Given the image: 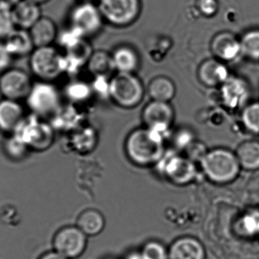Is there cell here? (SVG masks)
<instances>
[{"instance_id": "7402d4cb", "label": "cell", "mask_w": 259, "mask_h": 259, "mask_svg": "<svg viewBox=\"0 0 259 259\" xmlns=\"http://www.w3.org/2000/svg\"><path fill=\"white\" fill-rule=\"evenodd\" d=\"M175 82L167 76H160L154 78L149 82L148 92L152 100L169 103L176 94Z\"/></svg>"}, {"instance_id": "6da1fadb", "label": "cell", "mask_w": 259, "mask_h": 259, "mask_svg": "<svg viewBox=\"0 0 259 259\" xmlns=\"http://www.w3.org/2000/svg\"><path fill=\"white\" fill-rule=\"evenodd\" d=\"M165 138L149 128L131 132L124 144L130 161L140 167L155 166L164 155Z\"/></svg>"}, {"instance_id": "1f68e13d", "label": "cell", "mask_w": 259, "mask_h": 259, "mask_svg": "<svg viewBox=\"0 0 259 259\" xmlns=\"http://www.w3.org/2000/svg\"><path fill=\"white\" fill-rule=\"evenodd\" d=\"M173 140L177 149L187 150L194 143V135L190 129H180L175 134Z\"/></svg>"}, {"instance_id": "83f0119b", "label": "cell", "mask_w": 259, "mask_h": 259, "mask_svg": "<svg viewBox=\"0 0 259 259\" xmlns=\"http://www.w3.org/2000/svg\"><path fill=\"white\" fill-rule=\"evenodd\" d=\"M92 93V87L80 81H74L68 84L65 91L66 97L74 103L86 101L91 97Z\"/></svg>"}, {"instance_id": "f546056e", "label": "cell", "mask_w": 259, "mask_h": 259, "mask_svg": "<svg viewBox=\"0 0 259 259\" xmlns=\"http://www.w3.org/2000/svg\"><path fill=\"white\" fill-rule=\"evenodd\" d=\"M140 253L143 259H168V249L155 240L145 243Z\"/></svg>"}, {"instance_id": "836d02e7", "label": "cell", "mask_w": 259, "mask_h": 259, "mask_svg": "<svg viewBox=\"0 0 259 259\" xmlns=\"http://www.w3.org/2000/svg\"><path fill=\"white\" fill-rule=\"evenodd\" d=\"M242 229L248 235L259 233V213H249L240 222Z\"/></svg>"}, {"instance_id": "d4e9b609", "label": "cell", "mask_w": 259, "mask_h": 259, "mask_svg": "<svg viewBox=\"0 0 259 259\" xmlns=\"http://www.w3.org/2000/svg\"><path fill=\"white\" fill-rule=\"evenodd\" d=\"M240 165L247 170L259 168V142L247 141L239 146L237 152Z\"/></svg>"}, {"instance_id": "4fadbf2b", "label": "cell", "mask_w": 259, "mask_h": 259, "mask_svg": "<svg viewBox=\"0 0 259 259\" xmlns=\"http://www.w3.org/2000/svg\"><path fill=\"white\" fill-rule=\"evenodd\" d=\"M25 110L19 101L3 98L0 100V132L15 134L26 119Z\"/></svg>"}, {"instance_id": "44dd1931", "label": "cell", "mask_w": 259, "mask_h": 259, "mask_svg": "<svg viewBox=\"0 0 259 259\" xmlns=\"http://www.w3.org/2000/svg\"><path fill=\"white\" fill-rule=\"evenodd\" d=\"M115 71L121 73H134L140 66V57L135 50L129 46L117 47L112 54Z\"/></svg>"}, {"instance_id": "60d3db41", "label": "cell", "mask_w": 259, "mask_h": 259, "mask_svg": "<svg viewBox=\"0 0 259 259\" xmlns=\"http://www.w3.org/2000/svg\"><path fill=\"white\" fill-rule=\"evenodd\" d=\"M105 259H115V258H105Z\"/></svg>"}, {"instance_id": "4316f807", "label": "cell", "mask_w": 259, "mask_h": 259, "mask_svg": "<svg viewBox=\"0 0 259 259\" xmlns=\"http://www.w3.org/2000/svg\"><path fill=\"white\" fill-rule=\"evenodd\" d=\"M242 54L251 60L259 61V29L248 30L240 39Z\"/></svg>"}, {"instance_id": "5b68a950", "label": "cell", "mask_w": 259, "mask_h": 259, "mask_svg": "<svg viewBox=\"0 0 259 259\" xmlns=\"http://www.w3.org/2000/svg\"><path fill=\"white\" fill-rule=\"evenodd\" d=\"M30 68L39 81L52 82L65 73V57L53 46L36 47L30 55Z\"/></svg>"}, {"instance_id": "2e32d148", "label": "cell", "mask_w": 259, "mask_h": 259, "mask_svg": "<svg viewBox=\"0 0 259 259\" xmlns=\"http://www.w3.org/2000/svg\"><path fill=\"white\" fill-rule=\"evenodd\" d=\"M199 82L205 86H222L229 79V70L225 62L215 59L203 61L197 71Z\"/></svg>"}, {"instance_id": "d590c367", "label": "cell", "mask_w": 259, "mask_h": 259, "mask_svg": "<svg viewBox=\"0 0 259 259\" xmlns=\"http://www.w3.org/2000/svg\"><path fill=\"white\" fill-rule=\"evenodd\" d=\"M13 56L6 47L4 42L0 41V75L10 68Z\"/></svg>"}, {"instance_id": "e575fe53", "label": "cell", "mask_w": 259, "mask_h": 259, "mask_svg": "<svg viewBox=\"0 0 259 259\" xmlns=\"http://www.w3.org/2000/svg\"><path fill=\"white\" fill-rule=\"evenodd\" d=\"M197 7L204 16L211 17L217 13L219 3L217 0H199Z\"/></svg>"}, {"instance_id": "cb8c5ba5", "label": "cell", "mask_w": 259, "mask_h": 259, "mask_svg": "<svg viewBox=\"0 0 259 259\" xmlns=\"http://www.w3.org/2000/svg\"><path fill=\"white\" fill-rule=\"evenodd\" d=\"M88 68L96 77L107 78L115 69L112 55L104 51L94 52L88 62Z\"/></svg>"}, {"instance_id": "603a6c76", "label": "cell", "mask_w": 259, "mask_h": 259, "mask_svg": "<svg viewBox=\"0 0 259 259\" xmlns=\"http://www.w3.org/2000/svg\"><path fill=\"white\" fill-rule=\"evenodd\" d=\"M76 226L88 237H94L101 234L106 226V221L100 211L88 209L78 216Z\"/></svg>"}, {"instance_id": "8992f818", "label": "cell", "mask_w": 259, "mask_h": 259, "mask_svg": "<svg viewBox=\"0 0 259 259\" xmlns=\"http://www.w3.org/2000/svg\"><path fill=\"white\" fill-rule=\"evenodd\" d=\"M155 166L160 174L177 186L190 183L197 173L196 165L192 160L173 152H164Z\"/></svg>"}, {"instance_id": "74e56055", "label": "cell", "mask_w": 259, "mask_h": 259, "mask_svg": "<svg viewBox=\"0 0 259 259\" xmlns=\"http://www.w3.org/2000/svg\"><path fill=\"white\" fill-rule=\"evenodd\" d=\"M21 1V0H0V3H5V4L13 8L14 6H16Z\"/></svg>"}, {"instance_id": "3957f363", "label": "cell", "mask_w": 259, "mask_h": 259, "mask_svg": "<svg viewBox=\"0 0 259 259\" xmlns=\"http://www.w3.org/2000/svg\"><path fill=\"white\" fill-rule=\"evenodd\" d=\"M144 93L143 83L134 73L118 72L109 81V97L121 107L131 109L138 106Z\"/></svg>"}, {"instance_id": "30bf717a", "label": "cell", "mask_w": 259, "mask_h": 259, "mask_svg": "<svg viewBox=\"0 0 259 259\" xmlns=\"http://www.w3.org/2000/svg\"><path fill=\"white\" fill-rule=\"evenodd\" d=\"M53 250L68 259L80 257L88 245V236L77 226L59 229L53 238Z\"/></svg>"}, {"instance_id": "7a4b0ae2", "label": "cell", "mask_w": 259, "mask_h": 259, "mask_svg": "<svg viewBox=\"0 0 259 259\" xmlns=\"http://www.w3.org/2000/svg\"><path fill=\"white\" fill-rule=\"evenodd\" d=\"M200 161L205 176L215 183H226L233 180L240 170L237 156L225 149L206 152Z\"/></svg>"}, {"instance_id": "ba28073f", "label": "cell", "mask_w": 259, "mask_h": 259, "mask_svg": "<svg viewBox=\"0 0 259 259\" xmlns=\"http://www.w3.org/2000/svg\"><path fill=\"white\" fill-rule=\"evenodd\" d=\"M98 8L104 21L124 27L137 21L141 12L140 0H100Z\"/></svg>"}, {"instance_id": "ab89813d", "label": "cell", "mask_w": 259, "mask_h": 259, "mask_svg": "<svg viewBox=\"0 0 259 259\" xmlns=\"http://www.w3.org/2000/svg\"><path fill=\"white\" fill-rule=\"evenodd\" d=\"M93 0H83V2H92Z\"/></svg>"}, {"instance_id": "484cf974", "label": "cell", "mask_w": 259, "mask_h": 259, "mask_svg": "<svg viewBox=\"0 0 259 259\" xmlns=\"http://www.w3.org/2000/svg\"><path fill=\"white\" fill-rule=\"evenodd\" d=\"M3 147L6 156L15 161L24 159L30 152L27 144L16 134L8 135Z\"/></svg>"}, {"instance_id": "d6986e66", "label": "cell", "mask_w": 259, "mask_h": 259, "mask_svg": "<svg viewBox=\"0 0 259 259\" xmlns=\"http://www.w3.org/2000/svg\"><path fill=\"white\" fill-rule=\"evenodd\" d=\"M3 42L13 57L30 55L36 48L29 30L18 27H16Z\"/></svg>"}, {"instance_id": "8fae6325", "label": "cell", "mask_w": 259, "mask_h": 259, "mask_svg": "<svg viewBox=\"0 0 259 259\" xmlns=\"http://www.w3.org/2000/svg\"><path fill=\"white\" fill-rule=\"evenodd\" d=\"M175 109L170 103L152 100L143 109L142 120L146 128L165 138L175 120Z\"/></svg>"}, {"instance_id": "5bb4252c", "label": "cell", "mask_w": 259, "mask_h": 259, "mask_svg": "<svg viewBox=\"0 0 259 259\" xmlns=\"http://www.w3.org/2000/svg\"><path fill=\"white\" fill-rule=\"evenodd\" d=\"M249 85L241 78L230 76L221 86V98L229 109L242 107L249 99Z\"/></svg>"}, {"instance_id": "52a82bcc", "label": "cell", "mask_w": 259, "mask_h": 259, "mask_svg": "<svg viewBox=\"0 0 259 259\" xmlns=\"http://www.w3.org/2000/svg\"><path fill=\"white\" fill-rule=\"evenodd\" d=\"M15 134L24 141L30 151L44 152L51 147L54 141V129L51 125L32 114Z\"/></svg>"}, {"instance_id": "8d00e7d4", "label": "cell", "mask_w": 259, "mask_h": 259, "mask_svg": "<svg viewBox=\"0 0 259 259\" xmlns=\"http://www.w3.org/2000/svg\"><path fill=\"white\" fill-rule=\"evenodd\" d=\"M38 259H68L64 257L63 255L56 252V251L52 250L50 252H45L42 254Z\"/></svg>"}, {"instance_id": "7c38bea8", "label": "cell", "mask_w": 259, "mask_h": 259, "mask_svg": "<svg viewBox=\"0 0 259 259\" xmlns=\"http://www.w3.org/2000/svg\"><path fill=\"white\" fill-rule=\"evenodd\" d=\"M28 73L19 68H9L0 76V94L3 98L20 101L27 98L33 87Z\"/></svg>"}, {"instance_id": "f1b7e54d", "label": "cell", "mask_w": 259, "mask_h": 259, "mask_svg": "<svg viewBox=\"0 0 259 259\" xmlns=\"http://www.w3.org/2000/svg\"><path fill=\"white\" fill-rule=\"evenodd\" d=\"M15 28L12 7L0 3V40L4 41Z\"/></svg>"}, {"instance_id": "9a60e30c", "label": "cell", "mask_w": 259, "mask_h": 259, "mask_svg": "<svg viewBox=\"0 0 259 259\" xmlns=\"http://www.w3.org/2000/svg\"><path fill=\"white\" fill-rule=\"evenodd\" d=\"M211 50L215 59L232 62L242 54L241 44L235 35L230 32H221L211 40Z\"/></svg>"}, {"instance_id": "e0dca14e", "label": "cell", "mask_w": 259, "mask_h": 259, "mask_svg": "<svg viewBox=\"0 0 259 259\" xmlns=\"http://www.w3.org/2000/svg\"><path fill=\"white\" fill-rule=\"evenodd\" d=\"M205 248L193 237L177 239L168 248V259H205Z\"/></svg>"}, {"instance_id": "277c9868", "label": "cell", "mask_w": 259, "mask_h": 259, "mask_svg": "<svg viewBox=\"0 0 259 259\" xmlns=\"http://www.w3.org/2000/svg\"><path fill=\"white\" fill-rule=\"evenodd\" d=\"M25 100L31 114L41 119L53 117L61 108L60 92L50 82L33 83Z\"/></svg>"}, {"instance_id": "ffe728a7", "label": "cell", "mask_w": 259, "mask_h": 259, "mask_svg": "<svg viewBox=\"0 0 259 259\" xmlns=\"http://www.w3.org/2000/svg\"><path fill=\"white\" fill-rule=\"evenodd\" d=\"M35 47L51 46L58 38V30L53 20L42 17L29 30Z\"/></svg>"}, {"instance_id": "ac0fdd59", "label": "cell", "mask_w": 259, "mask_h": 259, "mask_svg": "<svg viewBox=\"0 0 259 259\" xmlns=\"http://www.w3.org/2000/svg\"><path fill=\"white\" fill-rule=\"evenodd\" d=\"M12 10L18 28L29 30L42 18L39 5L29 0H21Z\"/></svg>"}, {"instance_id": "d6a6232c", "label": "cell", "mask_w": 259, "mask_h": 259, "mask_svg": "<svg viewBox=\"0 0 259 259\" xmlns=\"http://www.w3.org/2000/svg\"><path fill=\"white\" fill-rule=\"evenodd\" d=\"M77 138L83 139L81 141L75 142L77 149L82 153L90 152L94 149L96 144L95 134L91 129H85L77 133Z\"/></svg>"}, {"instance_id": "9c48e42d", "label": "cell", "mask_w": 259, "mask_h": 259, "mask_svg": "<svg viewBox=\"0 0 259 259\" xmlns=\"http://www.w3.org/2000/svg\"><path fill=\"white\" fill-rule=\"evenodd\" d=\"M103 15L92 2H83L77 5L70 14V27L83 38L97 34L103 27Z\"/></svg>"}, {"instance_id": "4dcf8cb0", "label": "cell", "mask_w": 259, "mask_h": 259, "mask_svg": "<svg viewBox=\"0 0 259 259\" xmlns=\"http://www.w3.org/2000/svg\"><path fill=\"white\" fill-rule=\"evenodd\" d=\"M243 121L246 127L259 134V103L248 105L243 112Z\"/></svg>"}, {"instance_id": "f35d334b", "label": "cell", "mask_w": 259, "mask_h": 259, "mask_svg": "<svg viewBox=\"0 0 259 259\" xmlns=\"http://www.w3.org/2000/svg\"><path fill=\"white\" fill-rule=\"evenodd\" d=\"M29 1L33 2V3H37V4H41V3H46V2L49 1V0H29Z\"/></svg>"}]
</instances>
